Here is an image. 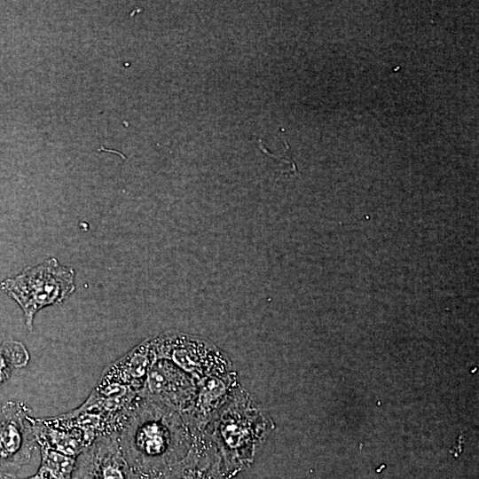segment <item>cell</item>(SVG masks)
Returning <instances> with one entry per match:
<instances>
[{
  "label": "cell",
  "instance_id": "5b68a950",
  "mask_svg": "<svg viewBox=\"0 0 479 479\" xmlns=\"http://www.w3.org/2000/svg\"><path fill=\"white\" fill-rule=\"evenodd\" d=\"M252 408L249 405L247 412H244L243 418L238 412H233L235 418H232L227 408V412L221 415L216 443L224 461V475L240 471L253 459L255 443L262 435V429L252 426L255 421L246 426L259 413L255 411L249 419H246Z\"/></svg>",
  "mask_w": 479,
  "mask_h": 479
},
{
  "label": "cell",
  "instance_id": "30bf717a",
  "mask_svg": "<svg viewBox=\"0 0 479 479\" xmlns=\"http://www.w3.org/2000/svg\"><path fill=\"white\" fill-rule=\"evenodd\" d=\"M232 378L226 373H216L204 376L198 383V389L192 412V419L198 422H206L218 413L224 407V402L232 398Z\"/></svg>",
  "mask_w": 479,
  "mask_h": 479
},
{
  "label": "cell",
  "instance_id": "8992f818",
  "mask_svg": "<svg viewBox=\"0 0 479 479\" xmlns=\"http://www.w3.org/2000/svg\"><path fill=\"white\" fill-rule=\"evenodd\" d=\"M196 393L188 373L168 359L155 357L141 396L181 415L192 409Z\"/></svg>",
  "mask_w": 479,
  "mask_h": 479
},
{
  "label": "cell",
  "instance_id": "7c38bea8",
  "mask_svg": "<svg viewBox=\"0 0 479 479\" xmlns=\"http://www.w3.org/2000/svg\"><path fill=\"white\" fill-rule=\"evenodd\" d=\"M39 449L41 462L37 473L49 479H72L76 458L47 446L41 445Z\"/></svg>",
  "mask_w": 479,
  "mask_h": 479
},
{
  "label": "cell",
  "instance_id": "7a4b0ae2",
  "mask_svg": "<svg viewBox=\"0 0 479 479\" xmlns=\"http://www.w3.org/2000/svg\"><path fill=\"white\" fill-rule=\"evenodd\" d=\"M75 271L49 258L2 281L1 289L21 308L27 329L32 332L35 314L42 309L61 304L75 290Z\"/></svg>",
  "mask_w": 479,
  "mask_h": 479
},
{
  "label": "cell",
  "instance_id": "8fae6325",
  "mask_svg": "<svg viewBox=\"0 0 479 479\" xmlns=\"http://www.w3.org/2000/svg\"><path fill=\"white\" fill-rule=\"evenodd\" d=\"M193 446L160 479H224L220 456L215 450Z\"/></svg>",
  "mask_w": 479,
  "mask_h": 479
},
{
  "label": "cell",
  "instance_id": "6da1fadb",
  "mask_svg": "<svg viewBox=\"0 0 479 479\" xmlns=\"http://www.w3.org/2000/svg\"><path fill=\"white\" fill-rule=\"evenodd\" d=\"M118 441L127 461L142 478L160 479L191 450L181 415L145 397L118 434Z\"/></svg>",
  "mask_w": 479,
  "mask_h": 479
},
{
  "label": "cell",
  "instance_id": "277c9868",
  "mask_svg": "<svg viewBox=\"0 0 479 479\" xmlns=\"http://www.w3.org/2000/svg\"><path fill=\"white\" fill-rule=\"evenodd\" d=\"M30 412L24 403L0 404V479L15 475L31 459L36 443Z\"/></svg>",
  "mask_w": 479,
  "mask_h": 479
},
{
  "label": "cell",
  "instance_id": "5bb4252c",
  "mask_svg": "<svg viewBox=\"0 0 479 479\" xmlns=\"http://www.w3.org/2000/svg\"><path fill=\"white\" fill-rule=\"evenodd\" d=\"M5 479H49V478L39 473H36L35 475L29 477L20 478V477H17L16 475H13V476H8Z\"/></svg>",
  "mask_w": 479,
  "mask_h": 479
},
{
  "label": "cell",
  "instance_id": "9c48e42d",
  "mask_svg": "<svg viewBox=\"0 0 479 479\" xmlns=\"http://www.w3.org/2000/svg\"><path fill=\"white\" fill-rule=\"evenodd\" d=\"M35 443L76 458L91 444L84 432L62 414L51 418H30Z\"/></svg>",
  "mask_w": 479,
  "mask_h": 479
},
{
  "label": "cell",
  "instance_id": "9a60e30c",
  "mask_svg": "<svg viewBox=\"0 0 479 479\" xmlns=\"http://www.w3.org/2000/svg\"><path fill=\"white\" fill-rule=\"evenodd\" d=\"M142 479H152V478H142Z\"/></svg>",
  "mask_w": 479,
  "mask_h": 479
},
{
  "label": "cell",
  "instance_id": "52a82bcc",
  "mask_svg": "<svg viewBox=\"0 0 479 479\" xmlns=\"http://www.w3.org/2000/svg\"><path fill=\"white\" fill-rule=\"evenodd\" d=\"M72 479H142L123 455L118 435L98 438L75 459Z\"/></svg>",
  "mask_w": 479,
  "mask_h": 479
},
{
  "label": "cell",
  "instance_id": "3957f363",
  "mask_svg": "<svg viewBox=\"0 0 479 479\" xmlns=\"http://www.w3.org/2000/svg\"><path fill=\"white\" fill-rule=\"evenodd\" d=\"M150 339L155 357L171 361L192 376L203 378L226 372V357L205 339L176 332H166Z\"/></svg>",
  "mask_w": 479,
  "mask_h": 479
},
{
  "label": "cell",
  "instance_id": "4fadbf2b",
  "mask_svg": "<svg viewBox=\"0 0 479 479\" xmlns=\"http://www.w3.org/2000/svg\"><path fill=\"white\" fill-rule=\"evenodd\" d=\"M28 360V351L21 342H4L0 346V384L9 380L13 369L26 366Z\"/></svg>",
  "mask_w": 479,
  "mask_h": 479
},
{
  "label": "cell",
  "instance_id": "ba28073f",
  "mask_svg": "<svg viewBox=\"0 0 479 479\" xmlns=\"http://www.w3.org/2000/svg\"><path fill=\"white\" fill-rule=\"evenodd\" d=\"M155 360L151 339H146L107 365L98 381L128 386L140 394Z\"/></svg>",
  "mask_w": 479,
  "mask_h": 479
}]
</instances>
